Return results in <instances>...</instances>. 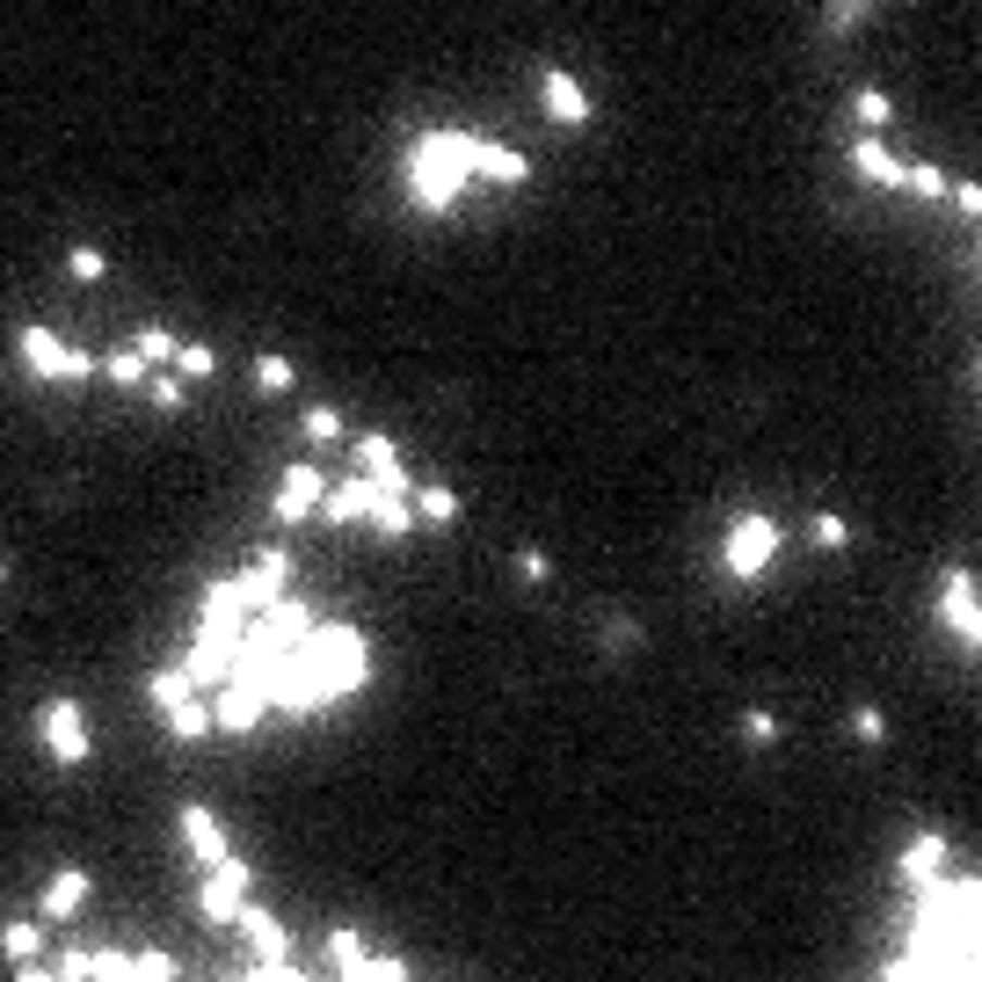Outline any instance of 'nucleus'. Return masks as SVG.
I'll return each mask as SVG.
<instances>
[{"mask_svg": "<svg viewBox=\"0 0 982 982\" xmlns=\"http://www.w3.org/2000/svg\"><path fill=\"white\" fill-rule=\"evenodd\" d=\"M946 197H954L968 218H982V182H946Z\"/></svg>", "mask_w": 982, "mask_h": 982, "instance_id": "37998d69", "label": "nucleus"}, {"mask_svg": "<svg viewBox=\"0 0 982 982\" xmlns=\"http://www.w3.org/2000/svg\"><path fill=\"white\" fill-rule=\"evenodd\" d=\"M175 372H182V379H212L218 350H212V342H175Z\"/></svg>", "mask_w": 982, "mask_h": 982, "instance_id": "bb28decb", "label": "nucleus"}, {"mask_svg": "<svg viewBox=\"0 0 982 982\" xmlns=\"http://www.w3.org/2000/svg\"><path fill=\"white\" fill-rule=\"evenodd\" d=\"M866 8H873V0H830V8H822V29H830V37H844V29L859 23Z\"/></svg>", "mask_w": 982, "mask_h": 982, "instance_id": "f704fd0d", "label": "nucleus"}, {"mask_svg": "<svg viewBox=\"0 0 982 982\" xmlns=\"http://www.w3.org/2000/svg\"><path fill=\"white\" fill-rule=\"evenodd\" d=\"M975 576H960V568H946V582H939V619L954 626V633H968V619H975Z\"/></svg>", "mask_w": 982, "mask_h": 982, "instance_id": "dca6fc26", "label": "nucleus"}, {"mask_svg": "<svg viewBox=\"0 0 982 982\" xmlns=\"http://www.w3.org/2000/svg\"><path fill=\"white\" fill-rule=\"evenodd\" d=\"M881 982H924V975H917V968H910V960H903V954H895V960H887V968H881Z\"/></svg>", "mask_w": 982, "mask_h": 982, "instance_id": "49530a36", "label": "nucleus"}, {"mask_svg": "<svg viewBox=\"0 0 982 982\" xmlns=\"http://www.w3.org/2000/svg\"><path fill=\"white\" fill-rule=\"evenodd\" d=\"M407 509H415L423 525H452V517H458V495L430 480V488H415V495H407Z\"/></svg>", "mask_w": 982, "mask_h": 982, "instance_id": "412c9836", "label": "nucleus"}, {"mask_svg": "<svg viewBox=\"0 0 982 982\" xmlns=\"http://www.w3.org/2000/svg\"><path fill=\"white\" fill-rule=\"evenodd\" d=\"M539 96H546V117L553 124H590V88H582L576 73L546 66V73H539Z\"/></svg>", "mask_w": 982, "mask_h": 982, "instance_id": "9b49d317", "label": "nucleus"}, {"mask_svg": "<svg viewBox=\"0 0 982 982\" xmlns=\"http://www.w3.org/2000/svg\"><path fill=\"white\" fill-rule=\"evenodd\" d=\"M357 474L372 480V488H379V495H415V474H407L401 466V444H393V437H379V430H364L357 437Z\"/></svg>", "mask_w": 982, "mask_h": 982, "instance_id": "39448f33", "label": "nucleus"}, {"mask_svg": "<svg viewBox=\"0 0 982 982\" xmlns=\"http://www.w3.org/2000/svg\"><path fill=\"white\" fill-rule=\"evenodd\" d=\"M45 743L59 765H88V714L73 706V698H51L45 706Z\"/></svg>", "mask_w": 982, "mask_h": 982, "instance_id": "0eeeda50", "label": "nucleus"}, {"mask_svg": "<svg viewBox=\"0 0 982 982\" xmlns=\"http://www.w3.org/2000/svg\"><path fill=\"white\" fill-rule=\"evenodd\" d=\"M240 932H248V946H255V960L263 968H291V932L277 924L269 910H255V903H240V917H234Z\"/></svg>", "mask_w": 982, "mask_h": 982, "instance_id": "9d476101", "label": "nucleus"}, {"mask_svg": "<svg viewBox=\"0 0 982 982\" xmlns=\"http://www.w3.org/2000/svg\"><path fill=\"white\" fill-rule=\"evenodd\" d=\"M146 698H153L161 714H175V706L190 698V677H182V670H153V677H146Z\"/></svg>", "mask_w": 982, "mask_h": 982, "instance_id": "a878e982", "label": "nucleus"}, {"mask_svg": "<svg viewBox=\"0 0 982 982\" xmlns=\"http://www.w3.org/2000/svg\"><path fill=\"white\" fill-rule=\"evenodd\" d=\"M320 495H328V474H320L313 458H299V466L277 480V503H269V509H277L285 525H299V517H313V509H320Z\"/></svg>", "mask_w": 982, "mask_h": 982, "instance_id": "6e6552de", "label": "nucleus"}, {"mask_svg": "<svg viewBox=\"0 0 982 982\" xmlns=\"http://www.w3.org/2000/svg\"><path fill=\"white\" fill-rule=\"evenodd\" d=\"M131 357H139L146 372H153V364H175V336H168V328H146V336L131 342Z\"/></svg>", "mask_w": 982, "mask_h": 982, "instance_id": "c756f323", "label": "nucleus"}, {"mask_svg": "<svg viewBox=\"0 0 982 982\" xmlns=\"http://www.w3.org/2000/svg\"><path fill=\"white\" fill-rule=\"evenodd\" d=\"M197 626H248V612H240V597H234V576H218L212 590H204V604H197Z\"/></svg>", "mask_w": 982, "mask_h": 982, "instance_id": "aec40b11", "label": "nucleus"}, {"mask_svg": "<svg viewBox=\"0 0 982 982\" xmlns=\"http://www.w3.org/2000/svg\"><path fill=\"white\" fill-rule=\"evenodd\" d=\"M96 372H102V379H110V386H139V379H146V364L131 357V350H110V357H102Z\"/></svg>", "mask_w": 982, "mask_h": 982, "instance_id": "473e14b6", "label": "nucleus"}, {"mask_svg": "<svg viewBox=\"0 0 982 982\" xmlns=\"http://www.w3.org/2000/svg\"><path fill=\"white\" fill-rule=\"evenodd\" d=\"M37 946H45V932H37V924H8V932H0V954L15 960V968H29V960H37Z\"/></svg>", "mask_w": 982, "mask_h": 982, "instance_id": "cd10ccee", "label": "nucleus"}, {"mask_svg": "<svg viewBox=\"0 0 982 982\" xmlns=\"http://www.w3.org/2000/svg\"><path fill=\"white\" fill-rule=\"evenodd\" d=\"M66 263H73V277H102V269H110V255H102V248H73Z\"/></svg>", "mask_w": 982, "mask_h": 982, "instance_id": "a19ab883", "label": "nucleus"}, {"mask_svg": "<svg viewBox=\"0 0 982 982\" xmlns=\"http://www.w3.org/2000/svg\"><path fill=\"white\" fill-rule=\"evenodd\" d=\"M0 582H8V561H0Z\"/></svg>", "mask_w": 982, "mask_h": 982, "instance_id": "3c124183", "label": "nucleus"}, {"mask_svg": "<svg viewBox=\"0 0 982 982\" xmlns=\"http://www.w3.org/2000/svg\"><path fill=\"white\" fill-rule=\"evenodd\" d=\"M299 663L313 670V684L336 706V698L364 692V677H372V641H364L357 626H313L306 641H299Z\"/></svg>", "mask_w": 982, "mask_h": 982, "instance_id": "f03ea898", "label": "nucleus"}, {"mask_svg": "<svg viewBox=\"0 0 982 982\" xmlns=\"http://www.w3.org/2000/svg\"><path fill=\"white\" fill-rule=\"evenodd\" d=\"M852 175H859V182H887V190H895V182H903V161H895L881 139H859V146H852Z\"/></svg>", "mask_w": 982, "mask_h": 982, "instance_id": "f3484780", "label": "nucleus"}, {"mask_svg": "<svg viewBox=\"0 0 982 982\" xmlns=\"http://www.w3.org/2000/svg\"><path fill=\"white\" fill-rule=\"evenodd\" d=\"M96 350H73V342H66V372H59V379H96Z\"/></svg>", "mask_w": 982, "mask_h": 982, "instance_id": "79ce46f5", "label": "nucleus"}, {"mask_svg": "<svg viewBox=\"0 0 982 982\" xmlns=\"http://www.w3.org/2000/svg\"><path fill=\"white\" fill-rule=\"evenodd\" d=\"M168 728H175V735H190V743H197V735H212V698H182V706H175V714H168Z\"/></svg>", "mask_w": 982, "mask_h": 982, "instance_id": "393cba45", "label": "nucleus"}, {"mask_svg": "<svg viewBox=\"0 0 982 982\" xmlns=\"http://www.w3.org/2000/svg\"><path fill=\"white\" fill-rule=\"evenodd\" d=\"M895 190H910V197H924V204H939L946 197V168H932V161H903V182Z\"/></svg>", "mask_w": 982, "mask_h": 982, "instance_id": "4be33fe9", "label": "nucleus"}, {"mask_svg": "<svg viewBox=\"0 0 982 982\" xmlns=\"http://www.w3.org/2000/svg\"><path fill=\"white\" fill-rule=\"evenodd\" d=\"M80 968H88V982H124L131 975V954H117V946H80Z\"/></svg>", "mask_w": 982, "mask_h": 982, "instance_id": "5701e85b", "label": "nucleus"}, {"mask_svg": "<svg viewBox=\"0 0 982 982\" xmlns=\"http://www.w3.org/2000/svg\"><path fill=\"white\" fill-rule=\"evenodd\" d=\"M975 379H982V364H975Z\"/></svg>", "mask_w": 982, "mask_h": 982, "instance_id": "603ef678", "label": "nucleus"}, {"mask_svg": "<svg viewBox=\"0 0 982 982\" xmlns=\"http://www.w3.org/2000/svg\"><path fill=\"white\" fill-rule=\"evenodd\" d=\"M240 903H248V866H240V859L212 866V873H204V887H197V910L212 917V924H234Z\"/></svg>", "mask_w": 982, "mask_h": 982, "instance_id": "423d86ee", "label": "nucleus"}, {"mask_svg": "<svg viewBox=\"0 0 982 982\" xmlns=\"http://www.w3.org/2000/svg\"><path fill=\"white\" fill-rule=\"evenodd\" d=\"M743 735H750V743H779V720H771L765 706H750V714H743Z\"/></svg>", "mask_w": 982, "mask_h": 982, "instance_id": "ea45409f", "label": "nucleus"}, {"mask_svg": "<svg viewBox=\"0 0 982 982\" xmlns=\"http://www.w3.org/2000/svg\"><path fill=\"white\" fill-rule=\"evenodd\" d=\"M372 495H379V488H372L364 474H350V480H336V488L320 495L313 517H328V525H357V517H372Z\"/></svg>", "mask_w": 982, "mask_h": 982, "instance_id": "f8f14e48", "label": "nucleus"}, {"mask_svg": "<svg viewBox=\"0 0 982 982\" xmlns=\"http://www.w3.org/2000/svg\"><path fill=\"white\" fill-rule=\"evenodd\" d=\"M474 175H480V182H503V190H517L531 168H525V153H517V146L480 139V146H474Z\"/></svg>", "mask_w": 982, "mask_h": 982, "instance_id": "4468645a", "label": "nucleus"}, {"mask_svg": "<svg viewBox=\"0 0 982 982\" xmlns=\"http://www.w3.org/2000/svg\"><path fill=\"white\" fill-rule=\"evenodd\" d=\"M771 553H779V525L771 517H735V531H728V576L757 582L771 568Z\"/></svg>", "mask_w": 982, "mask_h": 982, "instance_id": "7ed1b4c3", "label": "nucleus"}, {"mask_svg": "<svg viewBox=\"0 0 982 982\" xmlns=\"http://www.w3.org/2000/svg\"><path fill=\"white\" fill-rule=\"evenodd\" d=\"M306 437H313V444H336L342 415H336V407H306Z\"/></svg>", "mask_w": 982, "mask_h": 982, "instance_id": "4c0bfd02", "label": "nucleus"}, {"mask_svg": "<svg viewBox=\"0 0 982 982\" xmlns=\"http://www.w3.org/2000/svg\"><path fill=\"white\" fill-rule=\"evenodd\" d=\"M808 539H815V546H822V553H838L844 539H852V525H844V517H830V509H822V517H815V525H808Z\"/></svg>", "mask_w": 982, "mask_h": 982, "instance_id": "e433bc0d", "label": "nucleus"}, {"mask_svg": "<svg viewBox=\"0 0 982 982\" xmlns=\"http://www.w3.org/2000/svg\"><path fill=\"white\" fill-rule=\"evenodd\" d=\"M285 582H291V553H285V546H263V553H255V568H248V576H234L240 612H248V619H263L269 604L285 597Z\"/></svg>", "mask_w": 982, "mask_h": 982, "instance_id": "20e7f679", "label": "nucleus"}, {"mask_svg": "<svg viewBox=\"0 0 982 982\" xmlns=\"http://www.w3.org/2000/svg\"><path fill=\"white\" fill-rule=\"evenodd\" d=\"M15 982H59V975H51V968H37V960H29V968H15Z\"/></svg>", "mask_w": 982, "mask_h": 982, "instance_id": "de8ad7c7", "label": "nucleus"}, {"mask_svg": "<svg viewBox=\"0 0 982 982\" xmlns=\"http://www.w3.org/2000/svg\"><path fill=\"white\" fill-rule=\"evenodd\" d=\"M517 576H525V582H546V576H553L546 553H517Z\"/></svg>", "mask_w": 982, "mask_h": 982, "instance_id": "c03bdc74", "label": "nucleus"}, {"mask_svg": "<svg viewBox=\"0 0 982 982\" xmlns=\"http://www.w3.org/2000/svg\"><path fill=\"white\" fill-rule=\"evenodd\" d=\"M182 844H190L204 866H226V859H234V844H226V830H218L212 808H182Z\"/></svg>", "mask_w": 982, "mask_h": 982, "instance_id": "ddd939ff", "label": "nucleus"}, {"mask_svg": "<svg viewBox=\"0 0 982 982\" xmlns=\"http://www.w3.org/2000/svg\"><path fill=\"white\" fill-rule=\"evenodd\" d=\"M263 982H313V975H299V968H263Z\"/></svg>", "mask_w": 982, "mask_h": 982, "instance_id": "09e8293b", "label": "nucleus"}, {"mask_svg": "<svg viewBox=\"0 0 982 982\" xmlns=\"http://www.w3.org/2000/svg\"><path fill=\"white\" fill-rule=\"evenodd\" d=\"M946 859H954V852H946V838H939V830H924V838H917L910 852H903V881H910V887L946 881Z\"/></svg>", "mask_w": 982, "mask_h": 982, "instance_id": "2eb2a0df", "label": "nucleus"}, {"mask_svg": "<svg viewBox=\"0 0 982 982\" xmlns=\"http://www.w3.org/2000/svg\"><path fill=\"white\" fill-rule=\"evenodd\" d=\"M852 117H859V124H866V131H881V124H887V117H895V102H887V96H881V88H859V96H852Z\"/></svg>", "mask_w": 982, "mask_h": 982, "instance_id": "c85d7f7f", "label": "nucleus"}, {"mask_svg": "<svg viewBox=\"0 0 982 982\" xmlns=\"http://www.w3.org/2000/svg\"><path fill=\"white\" fill-rule=\"evenodd\" d=\"M372 531H386V539H401L407 525H415V509L401 503V495H372V517H364Z\"/></svg>", "mask_w": 982, "mask_h": 982, "instance_id": "b1692460", "label": "nucleus"}, {"mask_svg": "<svg viewBox=\"0 0 982 982\" xmlns=\"http://www.w3.org/2000/svg\"><path fill=\"white\" fill-rule=\"evenodd\" d=\"M255 386L263 393H291V357H255Z\"/></svg>", "mask_w": 982, "mask_h": 982, "instance_id": "c9c22d12", "label": "nucleus"}, {"mask_svg": "<svg viewBox=\"0 0 982 982\" xmlns=\"http://www.w3.org/2000/svg\"><path fill=\"white\" fill-rule=\"evenodd\" d=\"M852 728H859V743H887V714H881V706H859Z\"/></svg>", "mask_w": 982, "mask_h": 982, "instance_id": "58836bf2", "label": "nucleus"}, {"mask_svg": "<svg viewBox=\"0 0 982 982\" xmlns=\"http://www.w3.org/2000/svg\"><path fill=\"white\" fill-rule=\"evenodd\" d=\"M269 714V698L255 692V684H240V677H226L218 684V698H212V728H226V735H248L255 720Z\"/></svg>", "mask_w": 982, "mask_h": 982, "instance_id": "1a4fd4ad", "label": "nucleus"}, {"mask_svg": "<svg viewBox=\"0 0 982 982\" xmlns=\"http://www.w3.org/2000/svg\"><path fill=\"white\" fill-rule=\"evenodd\" d=\"M474 146H480V131H452V124L423 131L407 146V197L423 212H452L466 197V182H474Z\"/></svg>", "mask_w": 982, "mask_h": 982, "instance_id": "f257e3e1", "label": "nucleus"}, {"mask_svg": "<svg viewBox=\"0 0 982 982\" xmlns=\"http://www.w3.org/2000/svg\"><path fill=\"white\" fill-rule=\"evenodd\" d=\"M153 401L175 407V401H182V379H175V372H161V379H153Z\"/></svg>", "mask_w": 982, "mask_h": 982, "instance_id": "a18cd8bd", "label": "nucleus"}, {"mask_svg": "<svg viewBox=\"0 0 982 982\" xmlns=\"http://www.w3.org/2000/svg\"><path fill=\"white\" fill-rule=\"evenodd\" d=\"M80 903H88V873H80V866H66L59 881H45V917H51V924H59V917H73Z\"/></svg>", "mask_w": 982, "mask_h": 982, "instance_id": "6ab92c4d", "label": "nucleus"}, {"mask_svg": "<svg viewBox=\"0 0 982 982\" xmlns=\"http://www.w3.org/2000/svg\"><path fill=\"white\" fill-rule=\"evenodd\" d=\"M328 960H336V975H350V968H357V960H372V954H364V939L342 924V932H328Z\"/></svg>", "mask_w": 982, "mask_h": 982, "instance_id": "7c9ffc66", "label": "nucleus"}, {"mask_svg": "<svg viewBox=\"0 0 982 982\" xmlns=\"http://www.w3.org/2000/svg\"><path fill=\"white\" fill-rule=\"evenodd\" d=\"M342 982H407V960H379V954H372V960H357Z\"/></svg>", "mask_w": 982, "mask_h": 982, "instance_id": "72a5a7b5", "label": "nucleus"}, {"mask_svg": "<svg viewBox=\"0 0 982 982\" xmlns=\"http://www.w3.org/2000/svg\"><path fill=\"white\" fill-rule=\"evenodd\" d=\"M968 647H982V604H975V619H968V633H960Z\"/></svg>", "mask_w": 982, "mask_h": 982, "instance_id": "8fccbe9b", "label": "nucleus"}, {"mask_svg": "<svg viewBox=\"0 0 982 982\" xmlns=\"http://www.w3.org/2000/svg\"><path fill=\"white\" fill-rule=\"evenodd\" d=\"M23 364L37 379H59V372H66V342L51 336V328H23Z\"/></svg>", "mask_w": 982, "mask_h": 982, "instance_id": "a211bd4d", "label": "nucleus"}, {"mask_svg": "<svg viewBox=\"0 0 982 982\" xmlns=\"http://www.w3.org/2000/svg\"><path fill=\"white\" fill-rule=\"evenodd\" d=\"M124 982H175V960L161 946H146V954H131V975Z\"/></svg>", "mask_w": 982, "mask_h": 982, "instance_id": "2f4dec72", "label": "nucleus"}]
</instances>
